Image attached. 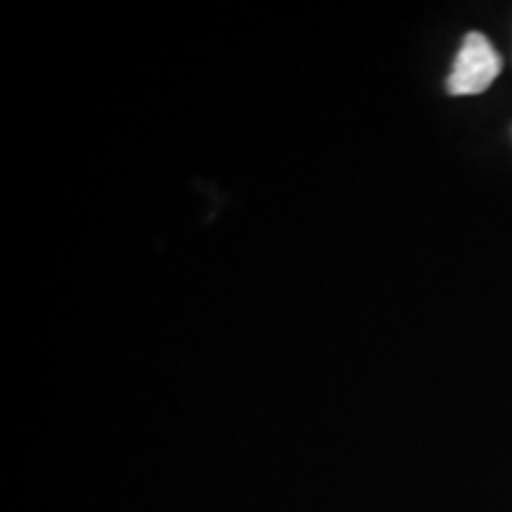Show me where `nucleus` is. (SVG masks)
I'll return each instance as SVG.
<instances>
[{
	"label": "nucleus",
	"mask_w": 512,
	"mask_h": 512,
	"mask_svg": "<svg viewBox=\"0 0 512 512\" xmlns=\"http://www.w3.org/2000/svg\"><path fill=\"white\" fill-rule=\"evenodd\" d=\"M501 69L503 60L489 38L479 31H470L463 48L458 50L446 88L451 95H479L498 79Z\"/></svg>",
	"instance_id": "nucleus-1"
}]
</instances>
